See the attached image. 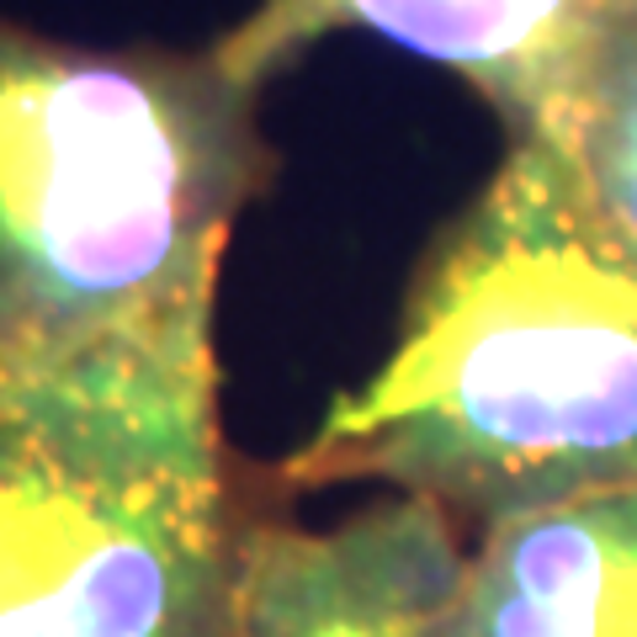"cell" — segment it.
<instances>
[{
  "mask_svg": "<svg viewBox=\"0 0 637 637\" xmlns=\"http://www.w3.org/2000/svg\"><path fill=\"white\" fill-rule=\"evenodd\" d=\"M462 637H637V488L488 526L468 552Z\"/></svg>",
  "mask_w": 637,
  "mask_h": 637,
  "instance_id": "obj_6",
  "label": "cell"
},
{
  "mask_svg": "<svg viewBox=\"0 0 637 637\" xmlns=\"http://www.w3.org/2000/svg\"><path fill=\"white\" fill-rule=\"evenodd\" d=\"M250 520L212 345L0 351V637H229Z\"/></svg>",
  "mask_w": 637,
  "mask_h": 637,
  "instance_id": "obj_3",
  "label": "cell"
},
{
  "mask_svg": "<svg viewBox=\"0 0 637 637\" xmlns=\"http://www.w3.org/2000/svg\"><path fill=\"white\" fill-rule=\"evenodd\" d=\"M633 17L637 0H261L223 43L272 80L325 32H372L468 80L505 139L563 144L606 43Z\"/></svg>",
  "mask_w": 637,
  "mask_h": 637,
  "instance_id": "obj_4",
  "label": "cell"
},
{
  "mask_svg": "<svg viewBox=\"0 0 637 637\" xmlns=\"http://www.w3.org/2000/svg\"><path fill=\"white\" fill-rule=\"evenodd\" d=\"M462 579L452 516L415 494L330 531L255 516L229 637H462Z\"/></svg>",
  "mask_w": 637,
  "mask_h": 637,
  "instance_id": "obj_5",
  "label": "cell"
},
{
  "mask_svg": "<svg viewBox=\"0 0 637 637\" xmlns=\"http://www.w3.org/2000/svg\"><path fill=\"white\" fill-rule=\"evenodd\" d=\"M266 75L208 48H80L0 17V351L212 345L218 261L272 186Z\"/></svg>",
  "mask_w": 637,
  "mask_h": 637,
  "instance_id": "obj_2",
  "label": "cell"
},
{
  "mask_svg": "<svg viewBox=\"0 0 637 637\" xmlns=\"http://www.w3.org/2000/svg\"><path fill=\"white\" fill-rule=\"evenodd\" d=\"M558 150L574 160L595 202L637 244V17L606 43Z\"/></svg>",
  "mask_w": 637,
  "mask_h": 637,
  "instance_id": "obj_7",
  "label": "cell"
},
{
  "mask_svg": "<svg viewBox=\"0 0 637 637\" xmlns=\"http://www.w3.org/2000/svg\"><path fill=\"white\" fill-rule=\"evenodd\" d=\"M276 484H388L484 531L637 488V244L558 144L505 139L425 244L394 351Z\"/></svg>",
  "mask_w": 637,
  "mask_h": 637,
  "instance_id": "obj_1",
  "label": "cell"
}]
</instances>
